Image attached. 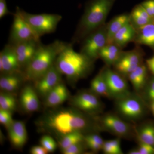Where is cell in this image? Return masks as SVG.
Segmentation results:
<instances>
[{"instance_id":"13","label":"cell","mask_w":154,"mask_h":154,"mask_svg":"<svg viewBox=\"0 0 154 154\" xmlns=\"http://www.w3.org/2000/svg\"><path fill=\"white\" fill-rule=\"evenodd\" d=\"M62 75L55 64L35 83V90L38 95L45 98L58 85L62 82Z\"/></svg>"},{"instance_id":"27","label":"cell","mask_w":154,"mask_h":154,"mask_svg":"<svg viewBox=\"0 0 154 154\" xmlns=\"http://www.w3.org/2000/svg\"><path fill=\"white\" fill-rule=\"evenodd\" d=\"M89 89L100 97L110 99L107 84L102 69L91 81Z\"/></svg>"},{"instance_id":"18","label":"cell","mask_w":154,"mask_h":154,"mask_svg":"<svg viewBox=\"0 0 154 154\" xmlns=\"http://www.w3.org/2000/svg\"><path fill=\"white\" fill-rule=\"evenodd\" d=\"M70 98L69 92L62 82L45 97V105L50 108L59 107Z\"/></svg>"},{"instance_id":"30","label":"cell","mask_w":154,"mask_h":154,"mask_svg":"<svg viewBox=\"0 0 154 154\" xmlns=\"http://www.w3.org/2000/svg\"><path fill=\"white\" fill-rule=\"evenodd\" d=\"M140 95L149 106L154 101V76L149 77L148 80Z\"/></svg>"},{"instance_id":"9","label":"cell","mask_w":154,"mask_h":154,"mask_svg":"<svg viewBox=\"0 0 154 154\" xmlns=\"http://www.w3.org/2000/svg\"><path fill=\"white\" fill-rule=\"evenodd\" d=\"M82 41L80 52L95 62L107 44V24L91 32Z\"/></svg>"},{"instance_id":"39","label":"cell","mask_w":154,"mask_h":154,"mask_svg":"<svg viewBox=\"0 0 154 154\" xmlns=\"http://www.w3.org/2000/svg\"><path fill=\"white\" fill-rule=\"evenodd\" d=\"M102 151L104 154H115L109 140L105 141L102 146Z\"/></svg>"},{"instance_id":"21","label":"cell","mask_w":154,"mask_h":154,"mask_svg":"<svg viewBox=\"0 0 154 154\" xmlns=\"http://www.w3.org/2000/svg\"><path fill=\"white\" fill-rule=\"evenodd\" d=\"M122 49L115 43H108L100 51L99 58L103 61L106 66H113L123 52Z\"/></svg>"},{"instance_id":"26","label":"cell","mask_w":154,"mask_h":154,"mask_svg":"<svg viewBox=\"0 0 154 154\" xmlns=\"http://www.w3.org/2000/svg\"><path fill=\"white\" fill-rule=\"evenodd\" d=\"M136 33V30L130 23H128L116 33L113 37L112 43L123 48L129 42L134 41Z\"/></svg>"},{"instance_id":"42","label":"cell","mask_w":154,"mask_h":154,"mask_svg":"<svg viewBox=\"0 0 154 154\" xmlns=\"http://www.w3.org/2000/svg\"><path fill=\"white\" fill-rule=\"evenodd\" d=\"M128 154H140L138 148L131 149V150L128 152Z\"/></svg>"},{"instance_id":"28","label":"cell","mask_w":154,"mask_h":154,"mask_svg":"<svg viewBox=\"0 0 154 154\" xmlns=\"http://www.w3.org/2000/svg\"><path fill=\"white\" fill-rule=\"evenodd\" d=\"M85 134L79 132H73L65 135L58 140V144L61 150L75 144L85 141Z\"/></svg>"},{"instance_id":"14","label":"cell","mask_w":154,"mask_h":154,"mask_svg":"<svg viewBox=\"0 0 154 154\" xmlns=\"http://www.w3.org/2000/svg\"><path fill=\"white\" fill-rule=\"evenodd\" d=\"M41 44L40 39L34 38L13 45L21 68L30 63Z\"/></svg>"},{"instance_id":"7","label":"cell","mask_w":154,"mask_h":154,"mask_svg":"<svg viewBox=\"0 0 154 154\" xmlns=\"http://www.w3.org/2000/svg\"><path fill=\"white\" fill-rule=\"evenodd\" d=\"M38 38L46 34L53 33L62 19L58 14H31L17 8V10Z\"/></svg>"},{"instance_id":"10","label":"cell","mask_w":154,"mask_h":154,"mask_svg":"<svg viewBox=\"0 0 154 154\" xmlns=\"http://www.w3.org/2000/svg\"><path fill=\"white\" fill-rule=\"evenodd\" d=\"M107 84L110 99L114 101L126 96L131 92L127 79L124 76L105 66L102 69Z\"/></svg>"},{"instance_id":"23","label":"cell","mask_w":154,"mask_h":154,"mask_svg":"<svg viewBox=\"0 0 154 154\" xmlns=\"http://www.w3.org/2000/svg\"><path fill=\"white\" fill-rule=\"evenodd\" d=\"M129 15L130 23L136 30L154 22L141 4L134 8Z\"/></svg>"},{"instance_id":"25","label":"cell","mask_w":154,"mask_h":154,"mask_svg":"<svg viewBox=\"0 0 154 154\" xmlns=\"http://www.w3.org/2000/svg\"><path fill=\"white\" fill-rule=\"evenodd\" d=\"M133 42L137 44L154 48V22L137 29Z\"/></svg>"},{"instance_id":"12","label":"cell","mask_w":154,"mask_h":154,"mask_svg":"<svg viewBox=\"0 0 154 154\" xmlns=\"http://www.w3.org/2000/svg\"><path fill=\"white\" fill-rule=\"evenodd\" d=\"M14 15L9 37L10 44L15 45L30 39H40L35 35L30 26L20 16L18 11H16Z\"/></svg>"},{"instance_id":"17","label":"cell","mask_w":154,"mask_h":154,"mask_svg":"<svg viewBox=\"0 0 154 154\" xmlns=\"http://www.w3.org/2000/svg\"><path fill=\"white\" fill-rule=\"evenodd\" d=\"M9 140L16 148L21 149L28 140V133L25 122L15 121L8 129Z\"/></svg>"},{"instance_id":"32","label":"cell","mask_w":154,"mask_h":154,"mask_svg":"<svg viewBox=\"0 0 154 154\" xmlns=\"http://www.w3.org/2000/svg\"><path fill=\"white\" fill-rule=\"evenodd\" d=\"M40 143L48 152H53L57 147V144L55 141L48 135H45L42 136L40 139Z\"/></svg>"},{"instance_id":"40","label":"cell","mask_w":154,"mask_h":154,"mask_svg":"<svg viewBox=\"0 0 154 154\" xmlns=\"http://www.w3.org/2000/svg\"><path fill=\"white\" fill-rule=\"evenodd\" d=\"M30 152L32 154H46L48 153L41 145L33 146L30 149Z\"/></svg>"},{"instance_id":"34","label":"cell","mask_w":154,"mask_h":154,"mask_svg":"<svg viewBox=\"0 0 154 154\" xmlns=\"http://www.w3.org/2000/svg\"><path fill=\"white\" fill-rule=\"evenodd\" d=\"M137 147L140 154H154V147L144 143L138 142Z\"/></svg>"},{"instance_id":"22","label":"cell","mask_w":154,"mask_h":154,"mask_svg":"<svg viewBox=\"0 0 154 154\" xmlns=\"http://www.w3.org/2000/svg\"><path fill=\"white\" fill-rule=\"evenodd\" d=\"M135 137L138 142L154 147V122L148 120L135 126Z\"/></svg>"},{"instance_id":"3","label":"cell","mask_w":154,"mask_h":154,"mask_svg":"<svg viewBox=\"0 0 154 154\" xmlns=\"http://www.w3.org/2000/svg\"><path fill=\"white\" fill-rule=\"evenodd\" d=\"M116 0H91L86 6L72 43L82 41L91 32L106 24L105 21Z\"/></svg>"},{"instance_id":"11","label":"cell","mask_w":154,"mask_h":154,"mask_svg":"<svg viewBox=\"0 0 154 154\" xmlns=\"http://www.w3.org/2000/svg\"><path fill=\"white\" fill-rule=\"evenodd\" d=\"M143 53L139 48L123 51L113 67L114 69L125 78L143 63Z\"/></svg>"},{"instance_id":"31","label":"cell","mask_w":154,"mask_h":154,"mask_svg":"<svg viewBox=\"0 0 154 154\" xmlns=\"http://www.w3.org/2000/svg\"><path fill=\"white\" fill-rule=\"evenodd\" d=\"M89 149L85 141L73 145L61 152L63 154H81L87 152Z\"/></svg>"},{"instance_id":"6","label":"cell","mask_w":154,"mask_h":154,"mask_svg":"<svg viewBox=\"0 0 154 154\" xmlns=\"http://www.w3.org/2000/svg\"><path fill=\"white\" fill-rule=\"evenodd\" d=\"M96 118L102 131H106L120 139L130 140L136 137L135 126L118 114L102 113Z\"/></svg>"},{"instance_id":"8","label":"cell","mask_w":154,"mask_h":154,"mask_svg":"<svg viewBox=\"0 0 154 154\" xmlns=\"http://www.w3.org/2000/svg\"><path fill=\"white\" fill-rule=\"evenodd\" d=\"M69 99L72 107L94 117L102 114L105 108L101 97L90 89L80 91Z\"/></svg>"},{"instance_id":"43","label":"cell","mask_w":154,"mask_h":154,"mask_svg":"<svg viewBox=\"0 0 154 154\" xmlns=\"http://www.w3.org/2000/svg\"><path fill=\"white\" fill-rule=\"evenodd\" d=\"M149 107L150 110H151L152 113L154 116V101L150 104Z\"/></svg>"},{"instance_id":"36","label":"cell","mask_w":154,"mask_h":154,"mask_svg":"<svg viewBox=\"0 0 154 154\" xmlns=\"http://www.w3.org/2000/svg\"><path fill=\"white\" fill-rule=\"evenodd\" d=\"M85 141L88 149L91 150V151L96 152H99L100 151L102 150L103 146L101 145L96 143L93 141L85 138Z\"/></svg>"},{"instance_id":"20","label":"cell","mask_w":154,"mask_h":154,"mask_svg":"<svg viewBox=\"0 0 154 154\" xmlns=\"http://www.w3.org/2000/svg\"><path fill=\"white\" fill-rule=\"evenodd\" d=\"M148 68L146 64L142 63L127 77L130 82L134 92L140 94L149 79Z\"/></svg>"},{"instance_id":"41","label":"cell","mask_w":154,"mask_h":154,"mask_svg":"<svg viewBox=\"0 0 154 154\" xmlns=\"http://www.w3.org/2000/svg\"><path fill=\"white\" fill-rule=\"evenodd\" d=\"M146 64L149 70L154 76V55L152 57L147 60Z\"/></svg>"},{"instance_id":"19","label":"cell","mask_w":154,"mask_h":154,"mask_svg":"<svg viewBox=\"0 0 154 154\" xmlns=\"http://www.w3.org/2000/svg\"><path fill=\"white\" fill-rule=\"evenodd\" d=\"M25 80L23 72L2 74L0 78V88L4 92L13 93L20 88Z\"/></svg>"},{"instance_id":"29","label":"cell","mask_w":154,"mask_h":154,"mask_svg":"<svg viewBox=\"0 0 154 154\" xmlns=\"http://www.w3.org/2000/svg\"><path fill=\"white\" fill-rule=\"evenodd\" d=\"M12 93L4 92L0 94V109L13 113L17 108L16 97Z\"/></svg>"},{"instance_id":"37","label":"cell","mask_w":154,"mask_h":154,"mask_svg":"<svg viewBox=\"0 0 154 154\" xmlns=\"http://www.w3.org/2000/svg\"><path fill=\"white\" fill-rule=\"evenodd\" d=\"M119 137H116L114 139L110 140V144L112 146L115 154H122L123 153L121 147V141Z\"/></svg>"},{"instance_id":"5","label":"cell","mask_w":154,"mask_h":154,"mask_svg":"<svg viewBox=\"0 0 154 154\" xmlns=\"http://www.w3.org/2000/svg\"><path fill=\"white\" fill-rule=\"evenodd\" d=\"M114 101L117 114L130 122L141 120L149 111L148 104L134 91Z\"/></svg>"},{"instance_id":"16","label":"cell","mask_w":154,"mask_h":154,"mask_svg":"<svg viewBox=\"0 0 154 154\" xmlns=\"http://www.w3.org/2000/svg\"><path fill=\"white\" fill-rule=\"evenodd\" d=\"M20 102L23 110L28 113L37 111L40 107L38 94L35 88L30 85L23 88L20 95Z\"/></svg>"},{"instance_id":"4","label":"cell","mask_w":154,"mask_h":154,"mask_svg":"<svg viewBox=\"0 0 154 154\" xmlns=\"http://www.w3.org/2000/svg\"><path fill=\"white\" fill-rule=\"evenodd\" d=\"M68 44L60 40L45 45L41 44L32 60L24 69L25 80L35 82L40 79L53 66L58 56Z\"/></svg>"},{"instance_id":"33","label":"cell","mask_w":154,"mask_h":154,"mask_svg":"<svg viewBox=\"0 0 154 154\" xmlns=\"http://www.w3.org/2000/svg\"><path fill=\"white\" fill-rule=\"evenodd\" d=\"M12 113L10 111L0 109V122L8 129L14 121Z\"/></svg>"},{"instance_id":"2","label":"cell","mask_w":154,"mask_h":154,"mask_svg":"<svg viewBox=\"0 0 154 154\" xmlns=\"http://www.w3.org/2000/svg\"><path fill=\"white\" fill-rule=\"evenodd\" d=\"M94 63L82 53L75 51L72 44L68 43L58 56L54 64L69 82L74 85L91 74Z\"/></svg>"},{"instance_id":"38","label":"cell","mask_w":154,"mask_h":154,"mask_svg":"<svg viewBox=\"0 0 154 154\" xmlns=\"http://www.w3.org/2000/svg\"><path fill=\"white\" fill-rule=\"evenodd\" d=\"M10 14L8 8L6 0H0V19Z\"/></svg>"},{"instance_id":"1","label":"cell","mask_w":154,"mask_h":154,"mask_svg":"<svg viewBox=\"0 0 154 154\" xmlns=\"http://www.w3.org/2000/svg\"><path fill=\"white\" fill-rule=\"evenodd\" d=\"M51 108L36 121L39 132L52 135L58 139L71 133L86 135L102 131L96 117L74 107Z\"/></svg>"},{"instance_id":"35","label":"cell","mask_w":154,"mask_h":154,"mask_svg":"<svg viewBox=\"0 0 154 154\" xmlns=\"http://www.w3.org/2000/svg\"><path fill=\"white\" fill-rule=\"evenodd\" d=\"M141 4L154 20V0H146Z\"/></svg>"},{"instance_id":"15","label":"cell","mask_w":154,"mask_h":154,"mask_svg":"<svg viewBox=\"0 0 154 154\" xmlns=\"http://www.w3.org/2000/svg\"><path fill=\"white\" fill-rule=\"evenodd\" d=\"M13 45H7L0 53V72L2 74L22 72Z\"/></svg>"},{"instance_id":"24","label":"cell","mask_w":154,"mask_h":154,"mask_svg":"<svg viewBox=\"0 0 154 154\" xmlns=\"http://www.w3.org/2000/svg\"><path fill=\"white\" fill-rule=\"evenodd\" d=\"M130 23L129 14H120L107 24V44L112 43L113 37L122 28Z\"/></svg>"}]
</instances>
